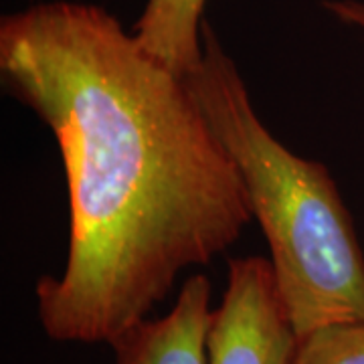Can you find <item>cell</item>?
<instances>
[{
	"label": "cell",
	"mask_w": 364,
	"mask_h": 364,
	"mask_svg": "<svg viewBox=\"0 0 364 364\" xmlns=\"http://www.w3.org/2000/svg\"><path fill=\"white\" fill-rule=\"evenodd\" d=\"M0 81L51 130L65 172V269L35 287L55 342L112 344L253 221L186 79L104 6L49 0L4 14Z\"/></svg>",
	"instance_id": "6da1fadb"
},
{
	"label": "cell",
	"mask_w": 364,
	"mask_h": 364,
	"mask_svg": "<svg viewBox=\"0 0 364 364\" xmlns=\"http://www.w3.org/2000/svg\"><path fill=\"white\" fill-rule=\"evenodd\" d=\"M184 79L241 174L298 340L326 326L364 322V251L336 182L261 122L208 21L203 59Z\"/></svg>",
	"instance_id": "7a4b0ae2"
},
{
	"label": "cell",
	"mask_w": 364,
	"mask_h": 364,
	"mask_svg": "<svg viewBox=\"0 0 364 364\" xmlns=\"http://www.w3.org/2000/svg\"><path fill=\"white\" fill-rule=\"evenodd\" d=\"M208 364H291L298 334L282 299L272 261H229L227 287L213 312Z\"/></svg>",
	"instance_id": "3957f363"
},
{
	"label": "cell",
	"mask_w": 364,
	"mask_h": 364,
	"mask_svg": "<svg viewBox=\"0 0 364 364\" xmlns=\"http://www.w3.org/2000/svg\"><path fill=\"white\" fill-rule=\"evenodd\" d=\"M210 296L207 275H191L166 316L146 318L109 344L114 364H208Z\"/></svg>",
	"instance_id": "277c9868"
},
{
	"label": "cell",
	"mask_w": 364,
	"mask_h": 364,
	"mask_svg": "<svg viewBox=\"0 0 364 364\" xmlns=\"http://www.w3.org/2000/svg\"><path fill=\"white\" fill-rule=\"evenodd\" d=\"M207 0H146L134 25L138 43L178 77L203 59V25Z\"/></svg>",
	"instance_id": "5b68a950"
},
{
	"label": "cell",
	"mask_w": 364,
	"mask_h": 364,
	"mask_svg": "<svg viewBox=\"0 0 364 364\" xmlns=\"http://www.w3.org/2000/svg\"><path fill=\"white\" fill-rule=\"evenodd\" d=\"M291 364H364V322L314 330L298 340Z\"/></svg>",
	"instance_id": "8992f818"
},
{
	"label": "cell",
	"mask_w": 364,
	"mask_h": 364,
	"mask_svg": "<svg viewBox=\"0 0 364 364\" xmlns=\"http://www.w3.org/2000/svg\"><path fill=\"white\" fill-rule=\"evenodd\" d=\"M324 9L336 21L364 33V0H326Z\"/></svg>",
	"instance_id": "52a82bcc"
}]
</instances>
